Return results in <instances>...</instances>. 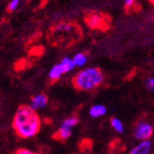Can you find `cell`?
Wrapping results in <instances>:
<instances>
[{
	"instance_id": "6da1fadb",
	"label": "cell",
	"mask_w": 154,
	"mask_h": 154,
	"mask_svg": "<svg viewBox=\"0 0 154 154\" xmlns=\"http://www.w3.org/2000/svg\"><path fill=\"white\" fill-rule=\"evenodd\" d=\"M13 128L21 138L34 137L41 128V119L36 112L28 105H20L13 118Z\"/></svg>"
},
{
	"instance_id": "7a4b0ae2",
	"label": "cell",
	"mask_w": 154,
	"mask_h": 154,
	"mask_svg": "<svg viewBox=\"0 0 154 154\" xmlns=\"http://www.w3.org/2000/svg\"><path fill=\"white\" fill-rule=\"evenodd\" d=\"M103 79V73L101 69L97 67H88L75 75L72 79V84L77 90L86 91L100 86Z\"/></svg>"
},
{
	"instance_id": "3957f363",
	"label": "cell",
	"mask_w": 154,
	"mask_h": 154,
	"mask_svg": "<svg viewBox=\"0 0 154 154\" xmlns=\"http://www.w3.org/2000/svg\"><path fill=\"white\" fill-rule=\"evenodd\" d=\"M75 64L69 57H64L59 64L54 65L49 72V79L52 82L57 81L65 73L71 71L74 68Z\"/></svg>"
},
{
	"instance_id": "277c9868",
	"label": "cell",
	"mask_w": 154,
	"mask_h": 154,
	"mask_svg": "<svg viewBox=\"0 0 154 154\" xmlns=\"http://www.w3.org/2000/svg\"><path fill=\"white\" fill-rule=\"evenodd\" d=\"M153 134V128L152 125L148 123L141 121L137 124L134 129V136L136 138L140 139L141 141L149 140L150 137Z\"/></svg>"
},
{
	"instance_id": "5b68a950",
	"label": "cell",
	"mask_w": 154,
	"mask_h": 154,
	"mask_svg": "<svg viewBox=\"0 0 154 154\" xmlns=\"http://www.w3.org/2000/svg\"><path fill=\"white\" fill-rule=\"evenodd\" d=\"M86 22L91 28L101 29L104 26V18L100 13H91L86 18Z\"/></svg>"
},
{
	"instance_id": "8992f818",
	"label": "cell",
	"mask_w": 154,
	"mask_h": 154,
	"mask_svg": "<svg viewBox=\"0 0 154 154\" xmlns=\"http://www.w3.org/2000/svg\"><path fill=\"white\" fill-rule=\"evenodd\" d=\"M48 103V97L45 93H41L38 95H35L32 98V102H31V108L33 109L34 111L39 109V108H43L45 107Z\"/></svg>"
},
{
	"instance_id": "52a82bcc",
	"label": "cell",
	"mask_w": 154,
	"mask_h": 154,
	"mask_svg": "<svg viewBox=\"0 0 154 154\" xmlns=\"http://www.w3.org/2000/svg\"><path fill=\"white\" fill-rule=\"evenodd\" d=\"M151 149V142L149 140H145L138 143L128 154H149Z\"/></svg>"
},
{
	"instance_id": "ba28073f",
	"label": "cell",
	"mask_w": 154,
	"mask_h": 154,
	"mask_svg": "<svg viewBox=\"0 0 154 154\" xmlns=\"http://www.w3.org/2000/svg\"><path fill=\"white\" fill-rule=\"evenodd\" d=\"M71 133H72V128H69L61 125L60 128L53 135V137L54 139H57V140H64V139H66L70 137Z\"/></svg>"
},
{
	"instance_id": "9c48e42d",
	"label": "cell",
	"mask_w": 154,
	"mask_h": 154,
	"mask_svg": "<svg viewBox=\"0 0 154 154\" xmlns=\"http://www.w3.org/2000/svg\"><path fill=\"white\" fill-rule=\"evenodd\" d=\"M106 113V108L105 106L102 104H95L90 109V116L92 117H99Z\"/></svg>"
},
{
	"instance_id": "30bf717a",
	"label": "cell",
	"mask_w": 154,
	"mask_h": 154,
	"mask_svg": "<svg viewBox=\"0 0 154 154\" xmlns=\"http://www.w3.org/2000/svg\"><path fill=\"white\" fill-rule=\"evenodd\" d=\"M87 59H88L87 55L84 53H78L74 55L72 60H73L76 66H82L83 65L86 64Z\"/></svg>"
},
{
	"instance_id": "8fae6325",
	"label": "cell",
	"mask_w": 154,
	"mask_h": 154,
	"mask_svg": "<svg viewBox=\"0 0 154 154\" xmlns=\"http://www.w3.org/2000/svg\"><path fill=\"white\" fill-rule=\"evenodd\" d=\"M111 125L113 127V128L116 132H118V133L124 132V125L121 122V120L118 119L117 117H113L111 119Z\"/></svg>"
},
{
	"instance_id": "7c38bea8",
	"label": "cell",
	"mask_w": 154,
	"mask_h": 154,
	"mask_svg": "<svg viewBox=\"0 0 154 154\" xmlns=\"http://www.w3.org/2000/svg\"><path fill=\"white\" fill-rule=\"evenodd\" d=\"M78 123H79V118L77 116H71V117L66 119L62 123V125H65V127H67L69 128H72L76 125H78Z\"/></svg>"
},
{
	"instance_id": "4fadbf2b",
	"label": "cell",
	"mask_w": 154,
	"mask_h": 154,
	"mask_svg": "<svg viewBox=\"0 0 154 154\" xmlns=\"http://www.w3.org/2000/svg\"><path fill=\"white\" fill-rule=\"evenodd\" d=\"M20 0H11V1L9 2L8 4V11H14V10H16L19 4H20Z\"/></svg>"
},
{
	"instance_id": "5bb4252c",
	"label": "cell",
	"mask_w": 154,
	"mask_h": 154,
	"mask_svg": "<svg viewBox=\"0 0 154 154\" xmlns=\"http://www.w3.org/2000/svg\"><path fill=\"white\" fill-rule=\"evenodd\" d=\"M146 86L147 88L154 92V78H149L146 81Z\"/></svg>"
},
{
	"instance_id": "9a60e30c",
	"label": "cell",
	"mask_w": 154,
	"mask_h": 154,
	"mask_svg": "<svg viewBox=\"0 0 154 154\" xmlns=\"http://www.w3.org/2000/svg\"><path fill=\"white\" fill-rule=\"evenodd\" d=\"M13 154H39V153L32 152V151L27 149H17L15 152H14Z\"/></svg>"
},
{
	"instance_id": "2e32d148",
	"label": "cell",
	"mask_w": 154,
	"mask_h": 154,
	"mask_svg": "<svg viewBox=\"0 0 154 154\" xmlns=\"http://www.w3.org/2000/svg\"><path fill=\"white\" fill-rule=\"evenodd\" d=\"M124 2H125V4L127 7H131V6L134 5L135 0H124Z\"/></svg>"
},
{
	"instance_id": "e0dca14e",
	"label": "cell",
	"mask_w": 154,
	"mask_h": 154,
	"mask_svg": "<svg viewBox=\"0 0 154 154\" xmlns=\"http://www.w3.org/2000/svg\"><path fill=\"white\" fill-rule=\"evenodd\" d=\"M151 1H152V2H153V3H154V0H151Z\"/></svg>"
}]
</instances>
